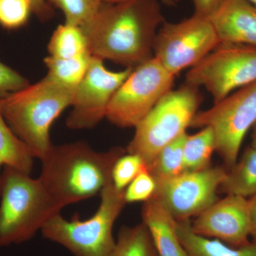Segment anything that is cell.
Instances as JSON below:
<instances>
[{"instance_id":"cell-1","label":"cell","mask_w":256,"mask_h":256,"mask_svg":"<svg viewBox=\"0 0 256 256\" xmlns=\"http://www.w3.org/2000/svg\"><path fill=\"white\" fill-rule=\"evenodd\" d=\"M164 22L158 0L102 2L82 26L92 56L136 68L153 57V45Z\"/></svg>"},{"instance_id":"cell-2","label":"cell","mask_w":256,"mask_h":256,"mask_svg":"<svg viewBox=\"0 0 256 256\" xmlns=\"http://www.w3.org/2000/svg\"><path fill=\"white\" fill-rule=\"evenodd\" d=\"M124 153L121 148L96 152L82 141L54 146L41 160L38 178L64 208L100 194L112 180L114 163Z\"/></svg>"},{"instance_id":"cell-3","label":"cell","mask_w":256,"mask_h":256,"mask_svg":"<svg viewBox=\"0 0 256 256\" xmlns=\"http://www.w3.org/2000/svg\"><path fill=\"white\" fill-rule=\"evenodd\" d=\"M75 90L46 75L36 84L0 98L5 120L35 158L42 160L53 148L50 128L72 106Z\"/></svg>"},{"instance_id":"cell-4","label":"cell","mask_w":256,"mask_h":256,"mask_svg":"<svg viewBox=\"0 0 256 256\" xmlns=\"http://www.w3.org/2000/svg\"><path fill=\"white\" fill-rule=\"evenodd\" d=\"M0 247L33 238L60 206L40 181L4 166L0 174Z\"/></svg>"},{"instance_id":"cell-5","label":"cell","mask_w":256,"mask_h":256,"mask_svg":"<svg viewBox=\"0 0 256 256\" xmlns=\"http://www.w3.org/2000/svg\"><path fill=\"white\" fill-rule=\"evenodd\" d=\"M98 208L90 218L70 220L60 214L52 217L42 229L43 236L60 244L74 256H110L116 246L114 226L127 202L124 190H118L112 180L100 194Z\"/></svg>"},{"instance_id":"cell-6","label":"cell","mask_w":256,"mask_h":256,"mask_svg":"<svg viewBox=\"0 0 256 256\" xmlns=\"http://www.w3.org/2000/svg\"><path fill=\"white\" fill-rule=\"evenodd\" d=\"M202 102L200 88L186 82L166 92L136 126L126 152L140 156L148 166L161 150L186 132Z\"/></svg>"},{"instance_id":"cell-7","label":"cell","mask_w":256,"mask_h":256,"mask_svg":"<svg viewBox=\"0 0 256 256\" xmlns=\"http://www.w3.org/2000/svg\"><path fill=\"white\" fill-rule=\"evenodd\" d=\"M256 122V82L232 92L210 108L197 112L190 127L212 128L216 151L232 169L246 134Z\"/></svg>"},{"instance_id":"cell-8","label":"cell","mask_w":256,"mask_h":256,"mask_svg":"<svg viewBox=\"0 0 256 256\" xmlns=\"http://www.w3.org/2000/svg\"><path fill=\"white\" fill-rule=\"evenodd\" d=\"M185 82L204 87L214 104L256 82V46L220 43L188 70Z\"/></svg>"},{"instance_id":"cell-9","label":"cell","mask_w":256,"mask_h":256,"mask_svg":"<svg viewBox=\"0 0 256 256\" xmlns=\"http://www.w3.org/2000/svg\"><path fill=\"white\" fill-rule=\"evenodd\" d=\"M172 75L154 56L136 68L112 96L106 118L117 127L136 128L172 90Z\"/></svg>"},{"instance_id":"cell-10","label":"cell","mask_w":256,"mask_h":256,"mask_svg":"<svg viewBox=\"0 0 256 256\" xmlns=\"http://www.w3.org/2000/svg\"><path fill=\"white\" fill-rule=\"evenodd\" d=\"M220 44L210 18L194 14L180 22L162 23L154 38L153 56L175 76L196 65Z\"/></svg>"},{"instance_id":"cell-11","label":"cell","mask_w":256,"mask_h":256,"mask_svg":"<svg viewBox=\"0 0 256 256\" xmlns=\"http://www.w3.org/2000/svg\"><path fill=\"white\" fill-rule=\"evenodd\" d=\"M222 166L184 172L170 180L156 182L154 196L176 220L197 216L218 200L217 192L226 176Z\"/></svg>"},{"instance_id":"cell-12","label":"cell","mask_w":256,"mask_h":256,"mask_svg":"<svg viewBox=\"0 0 256 256\" xmlns=\"http://www.w3.org/2000/svg\"><path fill=\"white\" fill-rule=\"evenodd\" d=\"M132 68L120 72L106 68L104 60L92 56L86 73L76 88L67 127L92 129L106 117L112 96L132 73Z\"/></svg>"},{"instance_id":"cell-13","label":"cell","mask_w":256,"mask_h":256,"mask_svg":"<svg viewBox=\"0 0 256 256\" xmlns=\"http://www.w3.org/2000/svg\"><path fill=\"white\" fill-rule=\"evenodd\" d=\"M197 235L217 239L234 248H242L250 242L249 200L226 195L204 210L193 222Z\"/></svg>"},{"instance_id":"cell-14","label":"cell","mask_w":256,"mask_h":256,"mask_svg":"<svg viewBox=\"0 0 256 256\" xmlns=\"http://www.w3.org/2000/svg\"><path fill=\"white\" fill-rule=\"evenodd\" d=\"M208 18L220 43L256 46V8L246 0H223Z\"/></svg>"},{"instance_id":"cell-15","label":"cell","mask_w":256,"mask_h":256,"mask_svg":"<svg viewBox=\"0 0 256 256\" xmlns=\"http://www.w3.org/2000/svg\"><path fill=\"white\" fill-rule=\"evenodd\" d=\"M142 220L160 256H186L178 236V220L156 197L144 202Z\"/></svg>"},{"instance_id":"cell-16","label":"cell","mask_w":256,"mask_h":256,"mask_svg":"<svg viewBox=\"0 0 256 256\" xmlns=\"http://www.w3.org/2000/svg\"><path fill=\"white\" fill-rule=\"evenodd\" d=\"M176 230L186 256H256V244L234 248L217 239L197 235L192 229L190 220H178Z\"/></svg>"},{"instance_id":"cell-17","label":"cell","mask_w":256,"mask_h":256,"mask_svg":"<svg viewBox=\"0 0 256 256\" xmlns=\"http://www.w3.org/2000/svg\"><path fill=\"white\" fill-rule=\"evenodd\" d=\"M220 184V191L226 194L248 198L256 194V148L250 144L238 162L230 169Z\"/></svg>"},{"instance_id":"cell-18","label":"cell","mask_w":256,"mask_h":256,"mask_svg":"<svg viewBox=\"0 0 256 256\" xmlns=\"http://www.w3.org/2000/svg\"><path fill=\"white\" fill-rule=\"evenodd\" d=\"M34 156L5 120L0 106V174L4 166L31 174Z\"/></svg>"},{"instance_id":"cell-19","label":"cell","mask_w":256,"mask_h":256,"mask_svg":"<svg viewBox=\"0 0 256 256\" xmlns=\"http://www.w3.org/2000/svg\"><path fill=\"white\" fill-rule=\"evenodd\" d=\"M50 56L70 58L90 53L86 36L80 26L64 23L56 28L48 44Z\"/></svg>"},{"instance_id":"cell-20","label":"cell","mask_w":256,"mask_h":256,"mask_svg":"<svg viewBox=\"0 0 256 256\" xmlns=\"http://www.w3.org/2000/svg\"><path fill=\"white\" fill-rule=\"evenodd\" d=\"M110 256H160L144 224L122 226Z\"/></svg>"},{"instance_id":"cell-21","label":"cell","mask_w":256,"mask_h":256,"mask_svg":"<svg viewBox=\"0 0 256 256\" xmlns=\"http://www.w3.org/2000/svg\"><path fill=\"white\" fill-rule=\"evenodd\" d=\"M216 151L214 133L210 127L188 136L184 146V172H194L210 166L212 154Z\"/></svg>"},{"instance_id":"cell-22","label":"cell","mask_w":256,"mask_h":256,"mask_svg":"<svg viewBox=\"0 0 256 256\" xmlns=\"http://www.w3.org/2000/svg\"><path fill=\"white\" fill-rule=\"evenodd\" d=\"M188 136V133H184L174 142L164 146L150 164L146 166L156 182L170 180L184 172L183 150Z\"/></svg>"},{"instance_id":"cell-23","label":"cell","mask_w":256,"mask_h":256,"mask_svg":"<svg viewBox=\"0 0 256 256\" xmlns=\"http://www.w3.org/2000/svg\"><path fill=\"white\" fill-rule=\"evenodd\" d=\"M92 57L90 53L70 58L48 56L44 62L50 78L65 86L76 88L86 73Z\"/></svg>"},{"instance_id":"cell-24","label":"cell","mask_w":256,"mask_h":256,"mask_svg":"<svg viewBox=\"0 0 256 256\" xmlns=\"http://www.w3.org/2000/svg\"><path fill=\"white\" fill-rule=\"evenodd\" d=\"M54 8L60 10L65 16V23L82 26L97 14L101 0H47Z\"/></svg>"},{"instance_id":"cell-25","label":"cell","mask_w":256,"mask_h":256,"mask_svg":"<svg viewBox=\"0 0 256 256\" xmlns=\"http://www.w3.org/2000/svg\"><path fill=\"white\" fill-rule=\"evenodd\" d=\"M32 13L31 0H0V26L6 30L22 28Z\"/></svg>"},{"instance_id":"cell-26","label":"cell","mask_w":256,"mask_h":256,"mask_svg":"<svg viewBox=\"0 0 256 256\" xmlns=\"http://www.w3.org/2000/svg\"><path fill=\"white\" fill-rule=\"evenodd\" d=\"M146 166L142 158L137 154L128 153L122 154L112 168L111 173L112 184L118 190L124 191Z\"/></svg>"},{"instance_id":"cell-27","label":"cell","mask_w":256,"mask_h":256,"mask_svg":"<svg viewBox=\"0 0 256 256\" xmlns=\"http://www.w3.org/2000/svg\"><path fill=\"white\" fill-rule=\"evenodd\" d=\"M156 190V180L146 166L124 190V198L127 204L146 202L154 196Z\"/></svg>"},{"instance_id":"cell-28","label":"cell","mask_w":256,"mask_h":256,"mask_svg":"<svg viewBox=\"0 0 256 256\" xmlns=\"http://www.w3.org/2000/svg\"><path fill=\"white\" fill-rule=\"evenodd\" d=\"M30 85L28 79L0 62V98Z\"/></svg>"},{"instance_id":"cell-29","label":"cell","mask_w":256,"mask_h":256,"mask_svg":"<svg viewBox=\"0 0 256 256\" xmlns=\"http://www.w3.org/2000/svg\"><path fill=\"white\" fill-rule=\"evenodd\" d=\"M33 14L43 22L50 21L54 16L53 6L47 0H31Z\"/></svg>"},{"instance_id":"cell-30","label":"cell","mask_w":256,"mask_h":256,"mask_svg":"<svg viewBox=\"0 0 256 256\" xmlns=\"http://www.w3.org/2000/svg\"><path fill=\"white\" fill-rule=\"evenodd\" d=\"M194 6V13L210 18L217 10L223 0H191Z\"/></svg>"},{"instance_id":"cell-31","label":"cell","mask_w":256,"mask_h":256,"mask_svg":"<svg viewBox=\"0 0 256 256\" xmlns=\"http://www.w3.org/2000/svg\"><path fill=\"white\" fill-rule=\"evenodd\" d=\"M249 216H250V238L256 244V194L249 200Z\"/></svg>"},{"instance_id":"cell-32","label":"cell","mask_w":256,"mask_h":256,"mask_svg":"<svg viewBox=\"0 0 256 256\" xmlns=\"http://www.w3.org/2000/svg\"><path fill=\"white\" fill-rule=\"evenodd\" d=\"M160 1L162 2L163 3V4H164L165 5H168V6H175L178 2H180V0H160Z\"/></svg>"},{"instance_id":"cell-33","label":"cell","mask_w":256,"mask_h":256,"mask_svg":"<svg viewBox=\"0 0 256 256\" xmlns=\"http://www.w3.org/2000/svg\"><path fill=\"white\" fill-rule=\"evenodd\" d=\"M252 130L254 131H252V144L256 148V122L252 126Z\"/></svg>"},{"instance_id":"cell-34","label":"cell","mask_w":256,"mask_h":256,"mask_svg":"<svg viewBox=\"0 0 256 256\" xmlns=\"http://www.w3.org/2000/svg\"><path fill=\"white\" fill-rule=\"evenodd\" d=\"M104 3H110V4H114V3L122 2L128 1V0H101Z\"/></svg>"},{"instance_id":"cell-35","label":"cell","mask_w":256,"mask_h":256,"mask_svg":"<svg viewBox=\"0 0 256 256\" xmlns=\"http://www.w3.org/2000/svg\"><path fill=\"white\" fill-rule=\"evenodd\" d=\"M246 1L256 8V0H246Z\"/></svg>"}]
</instances>
